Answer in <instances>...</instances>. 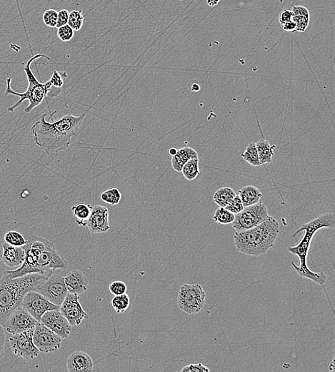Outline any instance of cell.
Segmentation results:
<instances>
[{
  "mask_svg": "<svg viewBox=\"0 0 335 372\" xmlns=\"http://www.w3.org/2000/svg\"><path fill=\"white\" fill-rule=\"evenodd\" d=\"M85 115L86 112L80 116L68 114L55 122L50 123L45 119L47 114H44L31 128L34 143L47 153L66 150L72 138L77 135Z\"/></svg>",
  "mask_w": 335,
  "mask_h": 372,
  "instance_id": "6da1fadb",
  "label": "cell"
},
{
  "mask_svg": "<svg viewBox=\"0 0 335 372\" xmlns=\"http://www.w3.org/2000/svg\"><path fill=\"white\" fill-rule=\"evenodd\" d=\"M48 277L39 273H29L11 279L4 274L0 279V324L6 322L11 314L22 306L28 292L36 291Z\"/></svg>",
  "mask_w": 335,
  "mask_h": 372,
  "instance_id": "7a4b0ae2",
  "label": "cell"
},
{
  "mask_svg": "<svg viewBox=\"0 0 335 372\" xmlns=\"http://www.w3.org/2000/svg\"><path fill=\"white\" fill-rule=\"evenodd\" d=\"M280 233L278 221L271 217L250 229L235 231L234 242L237 250L251 257H260L274 246Z\"/></svg>",
  "mask_w": 335,
  "mask_h": 372,
  "instance_id": "3957f363",
  "label": "cell"
},
{
  "mask_svg": "<svg viewBox=\"0 0 335 372\" xmlns=\"http://www.w3.org/2000/svg\"><path fill=\"white\" fill-rule=\"evenodd\" d=\"M40 57L48 58V60H50L48 56L45 55L44 54H37L30 58L25 66L24 71L26 74L27 81H28V87H27L26 91L23 92V93L14 92L11 88L12 78H8L7 80V89L5 90V95H17L19 97V101H17L15 104L9 107L7 111L14 112L18 107L20 106L23 102L27 100L30 104L27 108H25V112L26 113H30L34 108L39 106L46 97H54L57 94V88H54V87L52 86L51 82L49 81L45 83H39L33 72H32V70H31L30 65L32 64V62Z\"/></svg>",
  "mask_w": 335,
  "mask_h": 372,
  "instance_id": "277c9868",
  "label": "cell"
},
{
  "mask_svg": "<svg viewBox=\"0 0 335 372\" xmlns=\"http://www.w3.org/2000/svg\"><path fill=\"white\" fill-rule=\"evenodd\" d=\"M305 231L303 237L300 239L298 245L288 248V250L291 253L297 256L300 259V266L295 265L292 261L291 262V266L294 267L295 271L300 277L308 279L320 285L324 284V283L327 280L325 274L322 271L318 272V273L311 271L307 266V255H308L311 241L315 234L311 232L306 231V230Z\"/></svg>",
  "mask_w": 335,
  "mask_h": 372,
  "instance_id": "5b68a950",
  "label": "cell"
},
{
  "mask_svg": "<svg viewBox=\"0 0 335 372\" xmlns=\"http://www.w3.org/2000/svg\"><path fill=\"white\" fill-rule=\"evenodd\" d=\"M205 298V292L200 284H184L179 291L177 304L184 313L194 315L203 308Z\"/></svg>",
  "mask_w": 335,
  "mask_h": 372,
  "instance_id": "8992f818",
  "label": "cell"
},
{
  "mask_svg": "<svg viewBox=\"0 0 335 372\" xmlns=\"http://www.w3.org/2000/svg\"><path fill=\"white\" fill-rule=\"evenodd\" d=\"M269 217L267 206L263 203L244 207L240 213L235 214L233 226L235 231L250 229L258 226Z\"/></svg>",
  "mask_w": 335,
  "mask_h": 372,
  "instance_id": "52a82bcc",
  "label": "cell"
},
{
  "mask_svg": "<svg viewBox=\"0 0 335 372\" xmlns=\"http://www.w3.org/2000/svg\"><path fill=\"white\" fill-rule=\"evenodd\" d=\"M35 291L44 296L52 304L59 306L68 293L64 277L52 274L39 285Z\"/></svg>",
  "mask_w": 335,
  "mask_h": 372,
  "instance_id": "ba28073f",
  "label": "cell"
},
{
  "mask_svg": "<svg viewBox=\"0 0 335 372\" xmlns=\"http://www.w3.org/2000/svg\"><path fill=\"white\" fill-rule=\"evenodd\" d=\"M34 329V328H30L10 337L11 348L16 357L28 359L35 358L39 355V349L33 342Z\"/></svg>",
  "mask_w": 335,
  "mask_h": 372,
  "instance_id": "9c48e42d",
  "label": "cell"
},
{
  "mask_svg": "<svg viewBox=\"0 0 335 372\" xmlns=\"http://www.w3.org/2000/svg\"><path fill=\"white\" fill-rule=\"evenodd\" d=\"M61 341L62 338L41 322H37L34 326L33 342L39 351L51 353L57 351L61 347Z\"/></svg>",
  "mask_w": 335,
  "mask_h": 372,
  "instance_id": "30bf717a",
  "label": "cell"
},
{
  "mask_svg": "<svg viewBox=\"0 0 335 372\" xmlns=\"http://www.w3.org/2000/svg\"><path fill=\"white\" fill-rule=\"evenodd\" d=\"M22 306L38 322H40L41 317L45 312L60 308V306L52 304L44 296L35 291L28 292L25 296Z\"/></svg>",
  "mask_w": 335,
  "mask_h": 372,
  "instance_id": "8fae6325",
  "label": "cell"
},
{
  "mask_svg": "<svg viewBox=\"0 0 335 372\" xmlns=\"http://www.w3.org/2000/svg\"><path fill=\"white\" fill-rule=\"evenodd\" d=\"M59 311L68 319L72 326H79L83 320L88 318V315L83 309L79 302V295L68 293L61 304Z\"/></svg>",
  "mask_w": 335,
  "mask_h": 372,
  "instance_id": "7c38bea8",
  "label": "cell"
},
{
  "mask_svg": "<svg viewBox=\"0 0 335 372\" xmlns=\"http://www.w3.org/2000/svg\"><path fill=\"white\" fill-rule=\"evenodd\" d=\"M37 322V321L21 306L11 314L3 326L6 328L9 333L16 335L34 328Z\"/></svg>",
  "mask_w": 335,
  "mask_h": 372,
  "instance_id": "4fadbf2b",
  "label": "cell"
},
{
  "mask_svg": "<svg viewBox=\"0 0 335 372\" xmlns=\"http://www.w3.org/2000/svg\"><path fill=\"white\" fill-rule=\"evenodd\" d=\"M40 322L62 339L68 338L72 331L71 325L59 309L45 312L41 317Z\"/></svg>",
  "mask_w": 335,
  "mask_h": 372,
  "instance_id": "5bb4252c",
  "label": "cell"
},
{
  "mask_svg": "<svg viewBox=\"0 0 335 372\" xmlns=\"http://www.w3.org/2000/svg\"><path fill=\"white\" fill-rule=\"evenodd\" d=\"M87 226L92 233H102L108 231L110 228L108 208L102 206H92Z\"/></svg>",
  "mask_w": 335,
  "mask_h": 372,
  "instance_id": "9a60e30c",
  "label": "cell"
},
{
  "mask_svg": "<svg viewBox=\"0 0 335 372\" xmlns=\"http://www.w3.org/2000/svg\"><path fill=\"white\" fill-rule=\"evenodd\" d=\"M94 363L90 356L84 351H77L69 356L67 368L69 372H91Z\"/></svg>",
  "mask_w": 335,
  "mask_h": 372,
  "instance_id": "2e32d148",
  "label": "cell"
},
{
  "mask_svg": "<svg viewBox=\"0 0 335 372\" xmlns=\"http://www.w3.org/2000/svg\"><path fill=\"white\" fill-rule=\"evenodd\" d=\"M324 228L334 229L335 228V214L334 213L322 214L316 219H312L308 223L302 225L293 233V237L298 235L300 232L305 231V230L315 234L319 230Z\"/></svg>",
  "mask_w": 335,
  "mask_h": 372,
  "instance_id": "e0dca14e",
  "label": "cell"
},
{
  "mask_svg": "<svg viewBox=\"0 0 335 372\" xmlns=\"http://www.w3.org/2000/svg\"><path fill=\"white\" fill-rule=\"evenodd\" d=\"M65 286L68 293L81 295L88 290V278L79 270H74L64 277Z\"/></svg>",
  "mask_w": 335,
  "mask_h": 372,
  "instance_id": "ac0fdd59",
  "label": "cell"
},
{
  "mask_svg": "<svg viewBox=\"0 0 335 372\" xmlns=\"http://www.w3.org/2000/svg\"><path fill=\"white\" fill-rule=\"evenodd\" d=\"M2 260L9 268L19 267L24 262L25 251L23 247L11 246L6 242L3 244Z\"/></svg>",
  "mask_w": 335,
  "mask_h": 372,
  "instance_id": "d6986e66",
  "label": "cell"
},
{
  "mask_svg": "<svg viewBox=\"0 0 335 372\" xmlns=\"http://www.w3.org/2000/svg\"><path fill=\"white\" fill-rule=\"evenodd\" d=\"M198 153L195 149L185 147L177 150V153L172 156V167L177 172L182 171V167L190 159H197Z\"/></svg>",
  "mask_w": 335,
  "mask_h": 372,
  "instance_id": "ffe728a7",
  "label": "cell"
},
{
  "mask_svg": "<svg viewBox=\"0 0 335 372\" xmlns=\"http://www.w3.org/2000/svg\"><path fill=\"white\" fill-rule=\"evenodd\" d=\"M238 195L240 197L244 207H247L260 202L262 193L257 187L247 186L241 188Z\"/></svg>",
  "mask_w": 335,
  "mask_h": 372,
  "instance_id": "44dd1931",
  "label": "cell"
},
{
  "mask_svg": "<svg viewBox=\"0 0 335 372\" xmlns=\"http://www.w3.org/2000/svg\"><path fill=\"white\" fill-rule=\"evenodd\" d=\"M293 17L292 21L296 24V31L300 32H305L309 26V12L306 7L303 6L293 7L292 10Z\"/></svg>",
  "mask_w": 335,
  "mask_h": 372,
  "instance_id": "7402d4cb",
  "label": "cell"
},
{
  "mask_svg": "<svg viewBox=\"0 0 335 372\" xmlns=\"http://www.w3.org/2000/svg\"><path fill=\"white\" fill-rule=\"evenodd\" d=\"M92 206L88 203H78L72 207V211L75 218L76 223L79 226L85 227L88 224Z\"/></svg>",
  "mask_w": 335,
  "mask_h": 372,
  "instance_id": "603a6c76",
  "label": "cell"
},
{
  "mask_svg": "<svg viewBox=\"0 0 335 372\" xmlns=\"http://www.w3.org/2000/svg\"><path fill=\"white\" fill-rule=\"evenodd\" d=\"M256 144L258 149L259 159L261 164L264 165L265 163L271 162L273 156L274 155V148L276 146H271L269 141L264 139H261Z\"/></svg>",
  "mask_w": 335,
  "mask_h": 372,
  "instance_id": "cb8c5ba5",
  "label": "cell"
},
{
  "mask_svg": "<svg viewBox=\"0 0 335 372\" xmlns=\"http://www.w3.org/2000/svg\"><path fill=\"white\" fill-rule=\"evenodd\" d=\"M236 195V192L233 188H229V187H223V188H219L214 193V202L216 203L218 206L225 208Z\"/></svg>",
  "mask_w": 335,
  "mask_h": 372,
  "instance_id": "d4e9b609",
  "label": "cell"
},
{
  "mask_svg": "<svg viewBox=\"0 0 335 372\" xmlns=\"http://www.w3.org/2000/svg\"><path fill=\"white\" fill-rule=\"evenodd\" d=\"M182 172L183 175L188 181H193L196 179L200 174L199 168V158L190 159L182 167Z\"/></svg>",
  "mask_w": 335,
  "mask_h": 372,
  "instance_id": "484cf974",
  "label": "cell"
},
{
  "mask_svg": "<svg viewBox=\"0 0 335 372\" xmlns=\"http://www.w3.org/2000/svg\"><path fill=\"white\" fill-rule=\"evenodd\" d=\"M242 159L247 161L248 163L253 166H261L260 159H259L258 149H257L255 143H251L248 145L245 150L241 154Z\"/></svg>",
  "mask_w": 335,
  "mask_h": 372,
  "instance_id": "4316f807",
  "label": "cell"
},
{
  "mask_svg": "<svg viewBox=\"0 0 335 372\" xmlns=\"http://www.w3.org/2000/svg\"><path fill=\"white\" fill-rule=\"evenodd\" d=\"M130 300L129 296L124 293V295L115 296L112 299L111 304L112 307L117 313H124L129 308Z\"/></svg>",
  "mask_w": 335,
  "mask_h": 372,
  "instance_id": "83f0119b",
  "label": "cell"
},
{
  "mask_svg": "<svg viewBox=\"0 0 335 372\" xmlns=\"http://www.w3.org/2000/svg\"><path fill=\"white\" fill-rule=\"evenodd\" d=\"M213 219L220 224H231L235 220V214L223 207H219L214 214Z\"/></svg>",
  "mask_w": 335,
  "mask_h": 372,
  "instance_id": "f1b7e54d",
  "label": "cell"
},
{
  "mask_svg": "<svg viewBox=\"0 0 335 372\" xmlns=\"http://www.w3.org/2000/svg\"><path fill=\"white\" fill-rule=\"evenodd\" d=\"M100 198L104 202L112 205V206H116L120 202L122 194L117 188H109L101 193Z\"/></svg>",
  "mask_w": 335,
  "mask_h": 372,
  "instance_id": "f546056e",
  "label": "cell"
},
{
  "mask_svg": "<svg viewBox=\"0 0 335 372\" xmlns=\"http://www.w3.org/2000/svg\"><path fill=\"white\" fill-rule=\"evenodd\" d=\"M4 239L7 244H10L11 246H17V247H23L27 244V240L24 236L15 230H10V231L7 232L5 234Z\"/></svg>",
  "mask_w": 335,
  "mask_h": 372,
  "instance_id": "4dcf8cb0",
  "label": "cell"
},
{
  "mask_svg": "<svg viewBox=\"0 0 335 372\" xmlns=\"http://www.w3.org/2000/svg\"><path fill=\"white\" fill-rule=\"evenodd\" d=\"M84 23V16L81 10H73L69 14L68 25L73 29L74 31L81 30Z\"/></svg>",
  "mask_w": 335,
  "mask_h": 372,
  "instance_id": "1f68e13d",
  "label": "cell"
},
{
  "mask_svg": "<svg viewBox=\"0 0 335 372\" xmlns=\"http://www.w3.org/2000/svg\"><path fill=\"white\" fill-rule=\"evenodd\" d=\"M43 21L47 26L56 27L57 23L58 12L54 10H48L43 14Z\"/></svg>",
  "mask_w": 335,
  "mask_h": 372,
  "instance_id": "d6a6232c",
  "label": "cell"
},
{
  "mask_svg": "<svg viewBox=\"0 0 335 372\" xmlns=\"http://www.w3.org/2000/svg\"><path fill=\"white\" fill-rule=\"evenodd\" d=\"M128 286L125 283L122 281H115L109 286V290L110 293L114 296H118L126 293Z\"/></svg>",
  "mask_w": 335,
  "mask_h": 372,
  "instance_id": "836d02e7",
  "label": "cell"
},
{
  "mask_svg": "<svg viewBox=\"0 0 335 372\" xmlns=\"http://www.w3.org/2000/svg\"><path fill=\"white\" fill-rule=\"evenodd\" d=\"M57 29V36L61 41L68 42L73 38L75 31L68 25H65Z\"/></svg>",
  "mask_w": 335,
  "mask_h": 372,
  "instance_id": "e575fe53",
  "label": "cell"
},
{
  "mask_svg": "<svg viewBox=\"0 0 335 372\" xmlns=\"http://www.w3.org/2000/svg\"><path fill=\"white\" fill-rule=\"evenodd\" d=\"M244 206L242 204V201H241L240 197L238 195H235L233 200L229 202V204L225 207L226 209L232 212V213L237 214L240 213L244 209Z\"/></svg>",
  "mask_w": 335,
  "mask_h": 372,
  "instance_id": "d590c367",
  "label": "cell"
},
{
  "mask_svg": "<svg viewBox=\"0 0 335 372\" xmlns=\"http://www.w3.org/2000/svg\"><path fill=\"white\" fill-rule=\"evenodd\" d=\"M210 369L204 366L201 363L198 364H191L190 365L184 366L181 371L182 372H209Z\"/></svg>",
  "mask_w": 335,
  "mask_h": 372,
  "instance_id": "8d00e7d4",
  "label": "cell"
},
{
  "mask_svg": "<svg viewBox=\"0 0 335 372\" xmlns=\"http://www.w3.org/2000/svg\"><path fill=\"white\" fill-rule=\"evenodd\" d=\"M50 81L51 82L52 86L54 87V88H61L63 84H64L63 75L61 74V72L56 71V70L52 73Z\"/></svg>",
  "mask_w": 335,
  "mask_h": 372,
  "instance_id": "74e56055",
  "label": "cell"
},
{
  "mask_svg": "<svg viewBox=\"0 0 335 372\" xmlns=\"http://www.w3.org/2000/svg\"><path fill=\"white\" fill-rule=\"evenodd\" d=\"M69 14H70V12L67 10H61L58 12L57 23V25H56L57 28L68 25Z\"/></svg>",
  "mask_w": 335,
  "mask_h": 372,
  "instance_id": "f35d334b",
  "label": "cell"
},
{
  "mask_svg": "<svg viewBox=\"0 0 335 372\" xmlns=\"http://www.w3.org/2000/svg\"><path fill=\"white\" fill-rule=\"evenodd\" d=\"M292 11L289 10V9H286V10L282 11V13L280 14L279 22H280V24L283 25L284 23H287V22L292 21Z\"/></svg>",
  "mask_w": 335,
  "mask_h": 372,
  "instance_id": "ab89813d",
  "label": "cell"
},
{
  "mask_svg": "<svg viewBox=\"0 0 335 372\" xmlns=\"http://www.w3.org/2000/svg\"><path fill=\"white\" fill-rule=\"evenodd\" d=\"M5 341H6V335L3 326L0 324V356L3 353L5 348Z\"/></svg>",
  "mask_w": 335,
  "mask_h": 372,
  "instance_id": "60d3db41",
  "label": "cell"
},
{
  "mask_svg": "<svg viewBox=\"0 0 335 372\" xmlns=\"http://www.w3.org/2000/svg\"><path fill=\"white\" fill-rule=\"evenodd\" d=\"M282 25H283V30L287 32H295L296 31V24L293 21L287 22Z\"/></svg>",
  "mask_w": 335,
  "mask_h": 372,
  "instance_id": "b9f144b4",
  "label": "cell"
},
{
  "mask_svg": "<svg viewBox=\"0 0 335 372\" xmlns=\"http://www.w3.org/2000/svg\"><path fill=\"white\" fill-rule=\"evenodd\" d=\"M219 3H220V0H206V4L210 7L217 6Z\"/></svg>",
  "mask_w": 335,
  "mask_h": 372,
  "instance_id": "7bdbcfd3",
  "label": "cell"
},
{
  "mask_svg": "<svg viewBox=\"0 0 335 372\" xmlns=\"http://www.w3.org/2000/svg\"><path fill=\"white\" fill-rule=\"evenodd\" d=\"M191 90H193V91H199L200 90V85L198 84H196V83H195V84H193L192 85Z\"/></svg>",
  "mask_w": 335,
  "mask_h": 372,
  "instance_id": "ee69618b",
  "label": "cell"
},
{
  "mask_svg": "<svg viewBox=\"0 0 335 372\" xmlns=\"http://www.w3.org/2000/svg\"><path fill=\"white\" fill-rule=\"evenodd\" d=\"M177 150L176 148H170L169 150V153L170 155L173 156L175 155V154L177 153Z\"/></svg>",
  "mask_w": 335,
  "mask_h": 372,
  "instance_id": "f6af8a7d",
  "label": "cell"
},
{
  "mask_svg": "<svg viewBox=\"0 0 335 372\" xmlns=\"http://www.w3.org/2000/svg\"><path fill=\"white\" fill-rule=\"evenodd\" d=\"M334 358H333L332 363H331V364H329V369L331 370V371H334Z\"/></svg>",
  "mask_w": 335,
  "mask_h": 372,
  "instance_id": "bcb514c9",
  "label": "cell"
}]
</instances>
